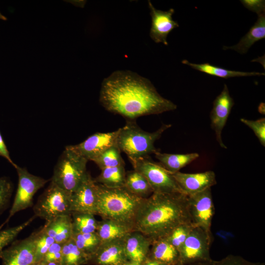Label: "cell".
<instances>
[{
  "instance_id": "obj_1",
  "label": "cell",
  "mask_w": 265,
  "mask_h": 265,
  "mask_svg": "<svg viewBox=\"0 0 265 265\" xmlns=\"http://www.w3.org/2000/svg\"><path fill=\"white\" fill-rule=\"evenodd\" d=\"M99 101L108 111L127 120L159 114L177 106L162 97L150 80L129 70H117L103 80Z\"/></svg>"
},
{
  "instance_id": "obj_2",
  "label": "cell",
  "mask_w": 265,
  "mask_h": 265,
  "mask_svg": "<svg viewBox=\"0 0 265 265\" xmlns=\"http://www.w3.org/2000/svg\"><path fill=\"white\" fill-rule=\"evenodd\" d=\"M185 223L192 224L187 195L153 192L144 199L134 227L153 241L166 237L175 227Z\"/></svg>"
},
{
  "instance_id": "obj_3",
  "label": "cell",
  "mask_w": 265,
  "mask_h": 265,
  "mask_svg": "<svg viewBox=\"0 0 265 265\" xmlns=\"http://www.w3.org/2000/svg\"><path fill=\"white\" fill-rule=\"evenodd\" d=\"M96 215L102 219L114 220L135 230V221L145 198L130 192L125 186L109 188L97 184Z\"/></svg>"
},
{
  "instance_id": "obj_4",
  "label": "cell",
  "mask_w": 265,
  "mask_h": 265,
  "mask_svg": "<svg viewBox=\"0 0 265 265\" xmlns=\"http://www.w3.org/2000/svg\"><path fill=\"white\" fill-rule=\"evenodd\" d=\"M171 124H162L156 131L150 132L143 130L135 120H127L126 125L119 129L117 145L129 159L149 156L159 152L154 144Z\"/></svg>"
},
{
  "instance_id": "obj_5",
  "label": "cell",
  "mask_w": 265,
  "mask_h": 265,
  "mask_svg": "<svg viewBox=\"0 0 265 265\" xmlns=\"http://www.w3.org/2000/svg\"><path fill=\"white\" fill-rule=\"evenodd\" d=\"M88 160L68 146L59 157L54 169L51 182L60 188L73 193L87 176Z\"/></svg>"
},
{
  "instance_id": "obj_6",
  "label": "cell",
  "mask_w": 265,
  "mask_h": 265,
  "mask_svg": "<svg viewBox=\"0 0 265 265\" xmlns=\"http://www.w3.org/2000/svg\"><path fill=\"white\" fill-rule=\"evenodd\" d=\"M71 194L51 182L33 208L34 215L49 221L58 216L71 214Z\"/></svg>"
},
{
  "instance_id": "obj_7",
  "label": "cell",
  "mask_w": 265,
  "mask_h": 265,
  "mask_svg": "<svg viewBox=\"0 0 265 265\" xmlns=\"http://www.w3.org/2000/svg\"><path fill=\"white\" fill-rule=\"evenodd\" d=\"M133 169L142 174L147 179L153 192L182 193L172 174L150 156L136 159H129Z\"/></svg>"
},
{
  "instance_id": "obj_8",
  "label": "cell",
  "mask_w": 265,
  "mask_h": 265,
  "mask_svg": "<svg viewBox=\"0 0 265 265\" xmlns=\"http://www.w3.org/2000/svg\"><path fill=\"white\" fill-rule=\"evenodd\" d=\"M212 235L200 227L193 226L179 251L178 265H191L211 260L210 249Z\"/></svg>"
},
{
  "instance_id": "obj_9",
  "label": "cell",
  "mask_w": 265,
  "mask_h": 265,
  "mask_svg": "<svg viewBox=\"0 0 265 265\" xmlns=\"http://www.w3.org/2000/svg\"><path fill=\"white\" fill-rule=\"evenodd\" d=\"M15 169L18 176V188L9 215L0 225V230L16 213L32 206L34 194L49 181L31 174L26 168L17 165Z\"/></svg>"
},
{
  "instance_id": "obj_10",
  "label": "cell",
  "mask_w": 265,
  "mask_h": 265,
  "mask_svg": "<svg viewBox=\"0 0 265 265\" xmlns=\"http://www.w3.org/2000/svg\"><path fill=\"white\" fill-rule=\"evenodd\" d=\"M188 196V204L191 221L194 226L201 228L210 235L214 214L211 188Z\"/></svg>"
},
{
  "instance_id": "obj_11",
  "label": "cell",
  "mask_w": 265,
  "mask_h": 265,
  "mask_svg": "<svg viewBox=\"0 0 265 265\" xmlns=\"http://www.w3.org/2000/svg\"><path fill=\"white\" fill-rule=\"evenodd\" d=\"M35 232L27 238L13 241L0 257L1 265H31L35 263Z\"/></svg>"
},
{
  "instance_id": "obj_12",
  "label": "cell",
  "mask_w": 265,
  "mask_h": 265,
  "mask_svg": "<svg viewBox=\"0 0 265 265\" xmlns=\"http://www.w3.org/2000/svg\"><path fill=\"white\" fill-rule=\"evenodd\" d=\"M234 104L228 87L224 84L222 91L213 102L210 113L211 128L215 132L216 141L224 149H227V147L222 141L221 133Z\"/></svg>"
},
{
  "instance_id": "obj_13",
  "label": "cell",
  "mask_w": 265,
  "mask_h": 265,
  "mask_svg": "<svg viewBox=\"0 0 265 265\" xmlns=\"http://www.w3.org/2000/svg\"><path fill=\"white\" fill-rule=\"evenodd\" d=\"M119 129L108 132H96L82 142L68 147L88 161L92 159L107 148L117 145Z\"/></svg>"
},
{
  "instance_id": "obj_14",
  "label": "cell",
  "mask_w": 265,
  "mask_h": 265,
  "mask_svg": "<svg viewBox=\"0 0 265 265\" xmlns=\"http://www.w3.org/2000/svg\"><path fill=\"white\" fill-rule=\"evenodd\" d=\"M97 186L88 173L87 176L71 194V213L89 212L96 215Z\"/></svg>"
},
{
  "instance_id": "obj_15",
  "label": "cell",
  "mask_w": 265,
  "mask_h": 265,
  "mask_svg": "<svg viewBox=\"0 0 265 265\" xmlns=\"http://www.w3.org/2000/svg\"><path fill=\"white\" fill-rule=\"evenodd\" d=\"M151 17V27L150 36L156 43H162L168 45L167 37L169 33L174 28L179 26L177 21L173 19L172 15L175 12L173 8L167 11H162L156 9L150 0L148 1Z\"/></svg>"
},
{
  "instance_id": "obj_16",
  "label": "cell",
  "mask_w": 265,
  "mask_h": 265,
  "mask_svg": "<svg viewBox=\"0 0 265 265\" xmlns=\"http://www.w3.org/2000/svg\"><path fill=\"white\" fill-rule=\"evenodd\" d=\"M182 192L190 196L216 184V175L212 171L196 173L177 172L172 174Z\"/></svg>"
},
{
  "instance_id": "obj_17",
  "label": "cell",
  "mask_w": 265,
  "mask_h": 265,
  "mask_svg": "<svg viewBox=\"0 0 265 265\" xmlns=\"http://www.w3.org/2000/svg\"><path fill=\"white\" fill-rule=\"evenodd\" d=\"M127 261L123 239L101 243L90 257L87 264L124 265Z\"/></svg>"
},
{
  "instance_id": "obj_18",
  "label": "cell",
  "mask_w": 265,
  "mask_h": 265,
  "mask_svg": "<svg viewBox=\"0 0 265 265\" xmlns=\"http://www.w3.org/2000/svg\"><path fill=\"white\" fill-rule=\"evenodd\" d=\"M152 241L137 230L130 232L124 239L128 261L142 263L148 257Z\"/></svg>"
},
{
  "instance_id": "obj_19",
  "label": "cell",
  "mask_w": 265,
  "mask_h": 265,
  "mask_svg": "<svg viewBox=\"0 0 265 265\" xmlns=\"http://www.w3.org/2000/svg\"><path fill=\"white\" fill-rule=\"evenodd\" d=\"M44 231L59 243H64L73 236L71 214L57 217L46 221L43 227Z\"/></svg>"
},
{
  "instance_id": "obj_20",
  "label": "cell",
  "mask_w": 265,
  "mask_h": 265,
  "mask_svg": "<svg viewBox=\"0 0 265 265\" xmlns=\"http://www.w3.org/2000/svg\"><path fill=\"white\" fill-rule=\"evenodd\" d=\"M148 258L166 265H178L179 253L165 238L153 240Z\"/></svg>"
},
{
  "instance_id": "obj_21",
  "label": "cell",
  "mask_w": 265,
  "mask_h": 265,
  "mask_svg": "<svg viewBox=\"0 0 265 265\" xmlns=\"http://www.w3.org/2000/svg\"><path fill=\"white\" fill-rule=\"evenodd\" d=\"M132 228L117 221L102 219L98 221L96 233L101 243L123 239L132 231Z\"/></svg>"
},
{
  "instance_id": "obj_22",
  "label": "cell",
  "mask_w": 265,
  "mask_h": 265,
  "mask_svg": "<svg viewBox=\"0 0 265 265\" xmlns=\"http://www.w3.org/2000/svg\"><path fill=\"white\" fill-rule=\"evenodd\" d=\"M258 16V19L248 32L239 41L232 46H224L223 49L234 50L240 54L246 53L257 41L265 38V13Z\"/></svg>"
},
{
  "instance_id": "obj_23",
  "label": "cell",
  "mask_w": 265,
  "mask_h": 265,
  "mask_svg": "<svg viewBox=\"0 0 265 265\" xmlns=\"http://www.w3.org/2000/svg\"><path fill=\"white\" fill-rule=\"evenodd\" d=\"M159 163L171 174L179 172L180 170L197 159V153L185 154H167L158 152L155 154Z\"/></svg>"
},
{
  "instance_id": "obj_24",
  "label": "cell",
  "mask_w": 265,
  "mask_h": 265,
  "mask_svg": "<svg viewBox=\"0 0 265 265\" xmlns=\"http://www.w3.org/2000/svg\"><path fill=\"white\" fill-rule=\"evenodd\" d=\"M182 63L187 65L192 69L197 71L205 73L210 75L216 76L217 77L229 79L234 77H250L257 76H265V73L257 72H242L238 71L230 70L216 66L210 64L209 63H205L201 64H197L189 62L186 59L182 61Z\"/></svg>"
},
{
  "instance_id": "obj_25",
  "label": "cell",
  "mask_w": 265,
  "mask_h": 265,
  "mask_svg": "<svg viewBox=\"0 0 265 265\" xmlns=\"http://www.w3.org/2000/svg\"><path fill=\"white\" fill-rule=\"evenodd\" d=\"M125 186L132 193L143 198H148L153 193L145 177L134 169L126 172Z\"/></svg>"
},
{
  "instance_id": "obj_26",
  "label": "cell",
  "mask_w": 265,
  "mask_h": 265,
  "mask_svg": "<svg viewBox=\"0 0 265 265\" xmlns=\"http://www.w3.org/2000/svg\"><path fill=\"white\" fill-rule=\"evenodd\" d=\"M126 174L124 165L106 168L101 169L100 174L93 180L96 184L107 187H121L125 186Z\"/></svg>"
},
{
  "instance_id": "obj_27",
  "label": "cell",
  "mask_w": 265,
  "mask_h": 265,
  "mask_svg": "<svg viewBox=\"0 0 265 265\" xmlns=\"http://www.w3.org/2000/svg\"><path fill=\"white\" fill-rule=\"evenodd\" d=\"M88 261V257L78 247L72 238L63 243L61 265H83Z\"/></svg>"
},
{
  "instance_id": "obj_28",
  "label": "cell",
  "mask_w": 265,
  "mask_h": 265,
  "mask_svg": "<svg viewBox=\"0 0 265 265\" xmlns=\"http://www.w3.org/2000/svg\"><path fill=\"white\" fill-rule=\"evenodd\" d=\"M73 234H85L95 232L98 221L94 214L84 212H72Z\"/></svg>"
},
{
  "instance_id": "obj_29",
  "label": "cell",
  "mask_w": 265,
  "mask_h": 265,
  "mask_svg": "<svg viewBox=\"0 0 265 265\" xmlns=\"http://www.w3.org/2000/svg\"><path fill=\"white\" fill-rule=\"evenodd\" d=\"M101 169L119 166H125L121 151L117 145H113L98 155L92 160Z\"/></svg>"
},
{
  "instance_id": "obj_30",
  "label": "cell",
  "mask_w": 265,
  "mask_h": 265,
  "mask_svg": "<svg viewBox=\"0 0 265 265\" xmlns=\"http://www.w3.org/2000/svg\"><path fill=\"white\" fill-rule=\"evenodd\" d=\"M72 238L78 247L88 258L97 251L101 244L96 232L85 234H74Z\"/></svg>"
},
{
  "instance_id": "obj_31",
  "label": "cell",
  "mask_w": 265,
  "mask_h": 265,
  "mask_svg": "<svg viewBox=\"0 0 265 265\" xmlns=\"http://www.w3.org/2000/svg\"><path fill=\"white\" fill-rule=\"evenodd\" d=\"M54 242L53 238L46 233L43 227L35 232V263L42 260L50 247Z\"/></svg>"
},
{
  "instance_id": "obj_32",
  "label": "cell",
  "mask_w": 265,
  "mask_h": 265,
  "mask_svg": "<svg viewBox=\"0 0 265 265\" xmlns=\"http://www.w3.org/2000/svg\"><path fill=\"white\" fill-rule=\"evenodd\" d=\"M191 223H185L175 227L165 238L179 251L193 227Z\"/></svg>"
},
{
  "instance_id": "obj_33",
  "label": "cell",
  "mask_w": 265,
  "mask_h": 265,
  "mask_svg": "<svg viewBox=\"0 0 265 265\" xmlns=\"http://www.w3.org/2000/svg\"><path fill=\"white\" fill-rule=\"evenodd\" d=\"M36 217L34 215L25 222L17 226L0 230V257L4 248L11 243L18 234Z\"/></svg>"
},
{
  "instance_id": "obj_34",
  "label": "cell",
  "mask_w": 265,
  "mask_h": 265,
  "mask_svg": "<svg viewBox=\"0 0 265 265\" xmlns=\"http://www.w3.org/2000/svg\"><path fill=\"white\" fill-rule=\"evenodd\" d=\"M191 265H265L264 263L248 261L238 255H229L220 260H211Z\"/></svg>"
},
{
  "instance_id": "obj_35",
  "label": "cell",
  "mask_w": 265,
  "mask_h": 265,
  "mask_svg": "<svg viewBox=\"0 0 265 265\" xmlns=\"http://www.w3.org/2000/svg\"><path fill=\"white\" fill-rule=\"evenodd\" d=\"M13 185L7 177L0 178V214L8 206L12 193Z\"/></svg>"
},
{
  "instance_id": "obj_36",
  "label": "cell",
  "mask_w": 265,
  "mask_h": 265,
  "mask_svg": "<svg viewBox=\"0 0 265 265\" xmlns=\"http://www.w3.org/2000/svg\"><path fill=\"white\" fill-rule=\"evenodd\" d=\"M240 121L250 128L258 138L260 143L265 146V118L252 120L241 118Z\"/></svg>"
},
{
  "instance_id": "obj_37",
  "label": "cell",
  "mask_w": 265,
  "mask_h": 265,
  "mask_svg": "<svg viewBox=\"0 0 265 265\" xmlns=\"http://www.w3.org/2000/svg\"><path fill=\"white\" fill-rule=\"evenodd\" d=\"M63 244V243H59L54 242L50 247L41 262L44 263L50 262L60 263Z\"/></svg>"
},
{
  "instance_id": "obj_38",
  "label": "cell",
  "mask_w": 265,
  "mask_h": 265,
  "mask_svg": "<svg viewBox=\"0 0 265 265\" xmlns=\"http://www.w3.org/2000/svg\"><path fill=\"white\" fill-rule=\"evenodd\" d=\"M240 1L245 7L258 15L265 13L264 0H240Z\"/></svg>"
},
{
  "instance_id": "obj_39",
  "label": "cell",
  "mask_w": 265,
  "mask_h": 265,
  "mask_svg": "<svg viewBox=\"0 0 265 265\" xmlns=\"http://www.w3.org/2000/svg\"><path fill=\"white\" fill-rule=\"evenodd\" d=\"M0 156L3 157L7 159L15 168L17 166L10 158L9 151L7 148L5 143L3 140L2 136L0 132Z\"/></svg>"
},
{
  "instance_id": "obj_40",
  "label": "cell",
  "mask_w": 265,
  "mask_h": 265,
  "mask_svg": "<svg viewBox=\"0 0 265 265\" xmlns=\"http://www.w3.org/2000/svg\"><path fill=\"white\" fill-rule=\"evenodd\" d=\"M141 265H166L148 257L142 263Z\"/></svg>"
},
{
  "instance_id": "obj_41",
  "label": "cell",
  "mask_w": 265,
  "mask_h": 265,
  "mask_svg": "<svg viewBox=\"0 0 265 265\" xmlns=\"http://www.w3.org/2000/svg\"><path fill=\"white\" fill-rule=\"evenodd\" d=\"M141 264L136 262L128 261L124 265H141Z\"/></svg>"
},
{
  "instance_id": "obj_42",
  "label": "cell",
  "mask_w": 265,
  "mask_h": 265,
  "mask_svg": "<svg viewBox=\"0 0 265 265\" xmlns=\"http://www.w3.org/2000/svg\"><path fill=\"white\" fill-rule=\"evenodd\" d=\"M42 263L43 265H61L60 263H57V262H50V263Z\"/></svg>"
},
{
  "instance_id": "obj_43",
  "label": "cell",
  "mask_w": 265,
  "mask_h": 265,
  "mask_svg": "<svg viewBox=\"0 0 265 265\" xmlns=\"http://www.w3.org/2000/svg\"><path fill=\"white\" fill-rule=\"evenodd\" d=\"M0 19L3 21H6L7 18L0 12Z\"/></svg>"
},
{
  "instance_id": "obj_44",
  "label": "cell",
  "mask_w": 265,
  "mask_h": 265,
  "mask_svg": "<svg viewBox=\"0 0 265 265\" xmlns=\"http://www.w3.org/2000/svg\"><path fill=\"white\" fill-rule=\"evenodd\" d=\"M31 265H43V264L41 262H38V263H34Z\"/></svg>"
}]
</instances>
